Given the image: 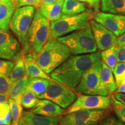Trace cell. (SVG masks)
<instances>
[{"instance_id":"obj_46","label":"cell","mask_w":125,"mask_h":125,"mask_svg":"<svg viewBox=\"0 0 125 125\" xmlns=\"http://www.w3.org/2000/svg\"><path fill=\"white\" fill-rule=\"evenodd\" d=\"M98 1H100V0H98Z\"/></svg>"},{"instance_id":"obj_4","label":"cell","mask_w":125,"mask_h":125,"mask_svg":"<svg viewBox=\"0 0 125 125\" xmlns=\"http://www.w3.org/2000/svg\"><path fill=\"white\" fill-rule=\"evenodd\" d=\"M57 40L66 45L73 55L92 53L97 50L90 26L85 29L59 37Z\"/></svg>"},{"instance_id":"obj_40","label":"cell","mask_w":125,"mask_h":125,"mask_svg":"<svg viewBox=\"0 0 125 125\" xmlns=\"http://www.w3.org/2000/svg\"><path fill=\"white\" fill-rule=\"evenodd\" d=\"M56 1V0H40L38 8H39L40 7H41V6L45 5H49L52 4V3L55 2Z\"/></svg>"},{"instance_id":"obj_20","label":"cell","mask_w":125,"mask_h":125,"mask_svg":"<svg viewBox=\"0 0 125 125\" xmlns=\"http://www.w3.org/2000/svg\"><path fill=\"white\" fill-rule=\"evenodd\" d=\"M85 4L78 0H64L62 8V16H74L85 12Z\"/></svg>"},{"instance_id":"obj_33","label":"cell","mask_w":125,"mask_h":125,"mask_svg":"<svg viewBox=\"0 0 125 125\" xmlns=\"http://www.w3.org/2000/svg\"><path fill=\"white\" fill-rule=\"evenodd\" d=\"M14 66V62L11 61L0 59V73L8 76Z\"/></svg>"},{"instance_id":"obj_11","label":"cell","mask_w":125,"mask_h":125,"mask_svg":"<svg viewBox=\"0 0 125 125\" xmlns=\"http://www.w3.org/2000/svg\"><path fill=\"white\" fill-rule=\"evenodd\" d=\"M23 52L21 45L8 30L0 29V59L13 60Z\"/></svg>"},{"instance_id":"obj_3","label":"cell","mask_w":125,"mask_h":125,"mask_svg":"<svg viewBox=\"0 0 125 125\" xmlns=\"http://www.w3.org/2000/svg\"><path fill=\"white\" fill-rule=\"evenodd\" d=\"M35 13V7L24 6L17 8L10 20L9 27L23 47L24 53L30 52L29 42V30Z\"/></svg>"},{"instance_id":"obj_1","label":"cell","mask_w":125,"mask_h":125,"mask_svg":"<svg viewBox=\"0 0 125 125\" xmlns=\"http://www.w3.org/2000/svg\"><path fill=\"white\" fill-rule=\"evenodd\" d=\"M101 59L100 52L71 56L50 74L52 79L70 88L77 86L84 74L97 61Z\"/></svg>"},{"instance_id":"obj_2","label":"cell","mask_w":125,"mask_h":125,"mask_svg":"<svg viewBox=\"0 0 125 125\" xmlns=\"http://www.w3.org/2000/svg\"><path fill=\"white\" fill-rule=\"evenodd\" d=\"M71 56V52L66 45L52 37L37 54L36 62L45 73L49 74Z\"/></svg>"},{"instance_id":"obj_12","label":"cell","mask_w":125,"mask_h":125,"mask_svg":"<svg viewBox=\"0 0 125 125\" xmlns=\"http://www.w3.org/2000/svg\"><path fill=\"white\" fill-rule=\"evenodd\" d=\"M90 25L97 46L100 51H103L118 46V38L113 32L94 20L90 21Z\"/></svg>"},{"instance_id":"obj_13","label":"cell","mask_w":125,"mask_h":125,"mask_svg":"<svg viewBox=\"0 0 125 125\" xmlns=\"http://www.w3.org/2000/svg\"><path fill=\"white\" fill-rule=\"evenodd\" d=\"M94 20L111 31L116 37L125 32V16L107 12H98L93 16Z\"/></svg>"},{"instance_id":"obj_25","label":"cell","mask_w":125,"mask_h":125,"mask_svg":"<svg viewBox=\"0 0 125 125\" xmlns=\"http://www.w3.org/2000/svg\"><path fill=\"white\" fill-rule=\"evenodd\" d=\"M117 46H118L111 47L100 52L101 61L106 64L107 66L111 69L112 71L118 62L116 52Z\"/></svg>"},{"instance_id":"obj_23","label":"cell","mask_w":125,"mask_h":125,"mask_svg":"<svg viewBox=\"0 0 125 125\" xmlns=\"http://www.w3.org/2000/svg\"><path fill=\"white\" fill-rule=\"evenodd\" d=\"M51 81L45 78H32L29 76L26 89L31 90L38 96L47 90Z\"/></svg>"},{"instance_id":"obj_15","label":"cell","mask_w":125,"mask_h":125,"mask_svg":"<svg viewBox=\"0 0 125 125\" xmlns=\"http://www.w3.org/2000/svg\"><path fill=\"white\" fill-rule=\"evenodd\" d=\"M36 57H37V54L34 53L32 52L24 54L26 74L29 77L42 78L49 80L53 79L39 66L36 62Z\"/></svg>"},{"instance_id":"obj_27","label":"cell","mask_w":125,"mask_h":125,"mask_svg":"<svg viewBox=\"0 0 125 125\" xmlns=\"http://www.w3.org/2000/svg\"><path fill=\"white\" fill-rule=\"evenodd\" d=\"M9 104L10 106L12 115L11 125H18L19 122L22 115V105L13 100L9 98Z\"/></svg>"},{"instance_id":"obj_31","label":"cell","mask_w":125,"mask_h":125,"mask_svg":"<svg viewBox=\"0 0 125 125\" xmlns=\"http://www.w3.org/2000/svg\"><path fill=\"white\" fill-rule=\"evenodd\" d=\"M12 83L8 76L0 73V93L5 94L9 96Z\"/></svg>"},{"instance_id":"obj_32","label":"cell","mask_w":125,"mask_h":125,"mask_svg":"<svg viewBox=\"0 0 125 125\" xmlns=\"http://www.w3.org/2000/svg\"><path fill=\"white\" fill-rule=\"evenodd\" d=\"M15 9L24 6H32L38 8L40 0H12Z\"/></svg>"},{"instance_id":"obj_10","label":"cell","mask_w":125,"mask_h":125,"mask_svg":"<svg viewBox=\"0 0 125 125\" xmlns=\"http://www.w3.org/2000/svg\"><path fill=\"white\" fill-rule=\"evenodd\" d=\"M112 96L82 94L77 96L74 102L68 107L66 114L85 109H110L112 107Z\"/></svg>"},{"instance_id":"obj_30","label":"cell","mask_w":125,"mask_h":125,"mask_svg":"<svg viewBox=\"0 0 125 125\" xmlns=\"http://www.w3.org/2000/svg\"><path fill=\"white\" fill-rule=\"evenodd\" d=\"M117 87L119 86L125 74V62H118L112 70Z\"/></svg>"},{"instance_id":"obj_35","label":"cell","mask_w":125,"mask_h":125,"mask_svg":"<svg viewBox=\"0 0 125 125\" xmlns=\"http://www.w3.org/2000/svg\"><path fill=\"white\" fill-rule=\"evenodd\" d=\"M116 119L114 117H107L101 121L98 125H115Z\"/></svg>"},{"instance_id":"obj_45","label":"cell","mask_w":125,"mask_h":125,"mask_svg":"<svg viewBox=\"0 0 125 125\" xmlns=\"http://www.w3.org/2000/svg\"></svg>"},{"instance_id":"obj_34","label":"cell","mask_w":125,"mask_h":125,"mask_svg":"<svg viewBox=\"0 0 125 125\" xmlns=\"http://www.w3.org/2000/svg\"><path fill=\"white\" fill-rule=\"evenodd\" d=\"M116 52L118 62H125V45L117 46Z\"/></svg>"},{"instance_id":"obj_5","label":"cell","mask_w":125,"mask_h":125,"mask_svg":"<svg viewBox=\"0 0 125 125\" xmlns=\"http://www.w3.org/2000/svg\"><path fill=\"white\" fill-rule=\"evenodd\" d=\"M93 18V14L86 12L74 16H62L59 20L51 23L53 37L57 39L89 27Z\"/></svg>"},{"instance_id":"obj_44","label":"cell","mask_w":125,"mask_h":125,"mask_svg":"<svg viewBox=\"0 0 125 125\" xmlns=\"http://www.w3.org/2000/svg\"><path fill=\"white\" fill-rule=\"evenodd\" d=\"M4 1L5 0H0V4H1V3H2V2H4Z\"/></svg>"},{"instance_id":"obj_8","label":"cell","mask_w":125,"mask_h":125,"mask_svg":"<svg viewBox=\"0 0 125 125\" xmlns=\"http://www.w3.org/2000/svg\"><path fill=\"white\" fill-rule=\"evenodd\" d=\"M109 109L79 110L62 115L60 125H98L107 118Z\"/></svg>"},{"instance_id":"obj_9","label":"cell","mask_w":125,"mask_h":125,"mask_svg":"<svg viewBox=\"0 0 125 125\" xmlns=\"http://www.w3.org/2000/svg\"><path fill=\"white\" fill-rule=\"evenodd\" d=\"M37 97L49 100L65 109L74 102L77 96L72 88L52 79L46 91Z\"/></svg>"},{"instance_id":"obj_7","label":"cell","mask_w":125,"mask_h":125,"mask_svg":"<svg viewBox=\"0 0 125 125\" xmlns=\"http://www.w3.org/2000/svg\"><path fill=\"white\" fill-rule=\"evenodd\" d=\"M101 60L97 61L89 68L75 87V91L83 94L107 96L108 92L101 79Z\"/></svg>"},{"instance_id":"obj_17","label":"cell","mask_w":125,"mask_h":125,"mask_svg":"<svg viewBox=\"0 0 125 125\" xmlns=\"http://www.w3.org/2000/svg\"><path fill=\"white\" fill-rule=\"evenodd\" d=\"M15 9L12 0H5L0 4V29L8 30Z\"/></svg>"},{"instance_id":"obj_29","label":"cell","mask_w":125,"mask_h":125,"mask_svg":"<svg viewBox=\"0 0 125 125\" xmlns=\"http://www.w3.org/2000/svg\"><path fill=\"white\" fill-rule=\"evenodd\" d=\"M112 107L119 120L122 123H125V105L118 101L112 95Z\"/></svg>"},{"instance_id":"obj_21","label":"cell","mask_w":125,"mask_h":125,"mask_svg":"<svg viewBox=\"0 0 125 125\" xmlns=\"http://www.w3.org/2000/svg\"><path fill=\"white\" fill-rule=\"evenodd\" d=\"M102 69H101V79L109 93L112 94L116 92L118 88L116 81L114 77L113 73L106 64L101 61Z\"/></svg>"},{"instance_id":"obj_28","label":"cell","mask_w":125,"mask_h":125,"mask_svg":"<svg viewBox=\"0 0 125 125\" xmlns=\"http://www.w3.org/2000/svg\"><path fill=\"white\" fill-rule=\"evenodd\" d=\"M12 115L10 106L8 103L0 105V125H11Z\"/></svg>"},{"instance_id":"obj_37","label":"cell","mask_w":125,"mask_h":125,"mask_svg":"<svg viewBox=\"0 0 125 125\" xmlns=\"http://www.w3.org/2000/svg\"><path fill=\"white\" fill-rule=\"evenodd\" d=\"M114 96L116 100L125 105V93H116Z\"/></svg>"},{"instance_id":"obj_18","label":"cell","mask_w":125,"mask_h":125,"mask_svg":"<svg viewBox=\"0 0 125 125\" xmlns=\"http://www.w3.org/2000/svg\"><path fill=\"white\" fill-rule=\"evenodd\" d=\"M22 115L29 122L30 125H60L62 116H45L37 115L32 112H24Z\"/></svg>"},{"instance_id":"obj_26","label":"cell","mask_w":125,"mask_h":125,"mask_svg":"<svg viewBox=\"0 0 125 125\" xmlns=\"http://www.w3.org/2000/svg\"><path fill=\"white\" fill-rule=\"evenodd\" d=\"M40 100L37 96L30 90L26 89L21 99V105L25 108L30 109L35 107Z\"/></svg>"},{"instance_id":"obj_41","label":"cell","mask_w":125,"mask_h":125,"mask_svg":"<svg viewBox=\"0 0 125 125\" xmlns=\"http://www.w3.org/2000/svg\"><path fill=\"white\" fill-rule=\"evenodd\" d=\"M116 93H125V81L121 82L117 88Z\"/></svg>"},{"instance_id":"obj_24","label":"cell","mask_w":125,"mask_h":125,"mask_svg":"<svg viewBox=\"0 0 125 125\" xmlns=\"http://www.w3.org/2000/svg\"><path fill=\"white\" fill-rule=\"evenodd\" d=\"M24 54V52H23L15 60L16 62H14V66L8 75L12 83L19 80L26 75Z\"/></svg>"},{"instance_id":"obj_42","label":"cell","mask_w":125,"mask_h":125,"mask_svg":"<svg viewBox=\"0 0 125 125\" xmlns=\"http://www.w3.org/2000/svg\"><path fill=\"white\" fill-rule=\"evenodd\" d=\"M18 125H30L29 122L27 121L26 118L24 116V115H21V118H20V119L19 121V122Z\"/></svg>"},{"instance_id":"obj_19","label":"cell","mask_w":125,"mask_h":125,"mask_svg":"<svg viewBox=\"0 0 125 125\" xmlns=\"http://www.w3.org/2000/svg\"><path fill=\"white\" fill-rule=\"evenodd\" d=\"M101 10L125 16V0H101Z\"/></svg>"},{"instance_id":"obj_36","label":"cell","mask_w":125,"mask_h":125,"mask_svg":"<svg viewBox=\"0 0 125 125\" xmlns=\"http://www.w3.org/2000/svg\"><path fill=\"white\" fill-rule=\"evenodd\" d=\"M78 1L89 4L96 10H98V7H99L100 1H98V0H78Z\"/></svg>"},{"instance_id":"obj_43","label":"cell","mask_w":125,"mask_h":125,"mask_svg":"<svg viewBox=\"0 0 125 125\" xmlns=\"http://www.w3.org/2000/svg\"><path fill=\"white\" fill-rule=\"evenodd\" d=\"M123 125V123L121 121H120L119 120L118 121V120H116V123H115V125Z\"/></svg>"},{"instance_id":"obj_22","label":"cell","mask_w":125,"mask_h":125,"mask_svg":"<svg viewBox=\"0 0 125 125\" xmlns=\"http://www.w3.org/2000/svg\"><path fill=\"white\" fill-rule=\"evenodd\" d=\"M29 76L25 75L22 78L12 83L9 97L21 104V99L23 93L26 91Z\"/></svg>"},{"instance_id":"obj_39","label":"cell","mask_w":125,"mask_h":125,"mask_svg":"<svg viewBox=\"0 0 125 125\" xmlns=\"http://www.w3.org/2000/svg\"><path fill=\"white\" fill-rule=\"evenodd\" d=\"M125 45V32L118 38V46Z\"/></svg>"},{"instance_id":"obj_16","label":"cell","mask_w":125,"mask_h":125,"mask_svg":"<svg viewBox=\"0 0 125 125\" xmlns=\"http://www.w3.org/2000/svg\"><path fill=\"white\" fill-rule=\"evenodd\" d=\"M64 1V0H56L52 4L42 5L37 9L45 18L52 22L59 20L62 17Z\"/></svg>"},{"instance_id":"obj_14","label":"cell","mask_w":125,"mask_h":125,"mask_svg":"<svg viewBox=\"0 0 125 125\" xmlns=\"http://www.w3.org/2000/svg\"><path fill=\"white\" fill-rule=\"evenodd\" d=\"M31 112L42 116L54 117L65 115L67 109L62 108L49 100L41 99L39 100L38 104L34 107Z\"/></svg>"},{"instance_id":"obj_38","label":"cell","mask_w":125,"mask_h":125,"mask_svg":"<svg viewBox=\"0 0 125 125\" xmlns=\"http://www.w3.org/2000/svg\"><path fill=\"white\" fill-rule=\"evenodd\" d=\"M9 96L5 94L0 93V105L5 103H7L8 101Z\"/></svg>"},{"instance_id":"obj_47","label":"cell","mask_w":125,"mask_h":125,"mask_svg":"<svg viewBox=\"0 0 125 125\" xmlns=\"http://www.w3.org/2000/svg\"></svg>"},{"instance_id":"obj_6","label":"cell","mask_w":125,"mask_h":125,"mask_svg":"<svg viewBox=\"0 0 125 125\" xmlns=\"http://www.w3.org/2000/svg\"><path fill=\"white\" fill-rule=\"evenodd\" d=\"M28 37L31 51L36 54L38 53L48 41L53 37L50 21L41 15L38 9L34 13Z\"/></svg>"}]
</instances>
